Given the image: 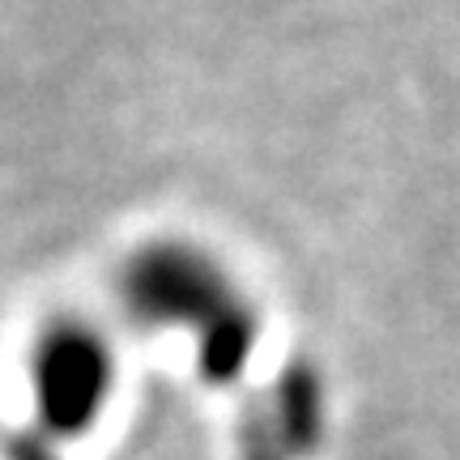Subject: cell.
Returning a JSON list of instances; mask_svg holds the SVG:
<instances>
[{
    "label": "cell",
    "mask_w": 460,
    "mask_h": 460,
    "mask_svg": "<svg viewBox=\"0 0 460 460\" xmlns=\"http://www.w3.org/2000/svg\"><path fill=\"white\" fill-rule=\"evenodd\" d=\"M26 384L34 422L48 439H85L107 418L119 388V358L107 329L82 315H60L43 324L31 345Z\"/></svg>",
    "instance_id": "2"
},
{
    "label": "cell",
    "mask_w": 460,
    "mask_h": 460,
    "mask_svg": "<svg viewBox=\"0 0 460 460\" xmlns=\"http://www.w3.org/2000/svg\"><path fill=\"white\" fill-rule=\"evenodd\" d=\"M119 307L146 332H188L209 384H230L261 341V312L214 247L180 234L149 239L115 278Z\"/></svg>",
    "instance_id": "1"
}]
</instances>
